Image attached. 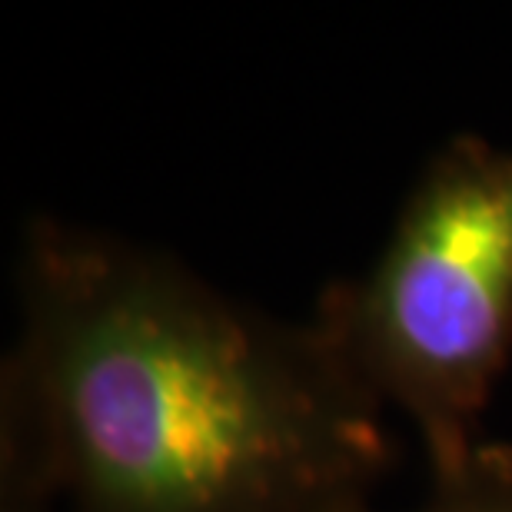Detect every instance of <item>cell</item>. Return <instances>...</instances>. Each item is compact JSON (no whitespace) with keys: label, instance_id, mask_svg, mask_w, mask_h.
Returning a JSON list of instances; mask_svg holds the SVG:
<instances>
[{"label":"cell","instance_id":"6da1fadb","mask_svg":"<svg viewBox=\"0 0 512 512\" xmlns=\"http://www.w3.org/2000/svg\"><path fill=\"white\" fill-rule=\"evenodd\" d=\"M20 336L70 512H370L386 409L313 320L263 313L173 253L40 213Z\"/></svg>","mask_w":512,"mask_h":512},{"label":"cell","instance_id":"7a4b0ae2","mask_svg":"<svg viewBox=\"0 0 512 512\" xmlns=\"http://www.w3.org/2000/svg\"><path fill=\"white\" fill-rule=\"evenodd\" d=\"M310 320L416 429L429 473L466 459L512 356V147L456 133L429 153L376 260Z\"/></svg>","mask_w":512,"mask_h":512},{"label":"cell","instance_id":"3957f363","mask_svg":"<svg viewBox=\"0 0 512 512\" xmlns=\"http://www.w3.org/2000/svg\"><path fill=\"white\" fill-rule=\"evenodd\" d=\"M67 503L64 459L27 366L7 353L0 370V512H57Z\"/></svg>","mask_w":512,"mask_h":512},{"label":"cell","instance_id":"277c9868","mask_svg":"<svg viewBox=\"0 0 512 512\" xmlns=\"http://www.w3.org/2000/svg\"><path fill=\"white\" fill-rule=\"evenodd\" d=\"M429 479V496L413 512H512V443L486 436L466 459Z\"/></svg>","mask_w":512,"mask_h":512}]
</instances>
